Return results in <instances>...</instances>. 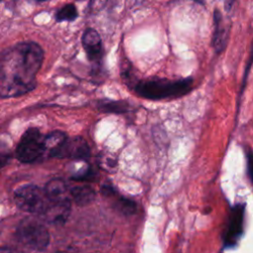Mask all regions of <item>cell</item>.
Here are the masks:
<instances>
[{
    "label": "cell",
    "mask_w": 253,
    "mask_h": 253,
    "mask_svg": "<svg viewBox=\"0 0 253 253\" xmlns=\"http://www.w3.org/2000/svg\"><path fill=\"white\" fill-rule=\"evenodd\" d=\"M43 51L34 42H20L0 55V97L12 98L32 91Z\"/></svg>",
    "instance_id": "6da1fadb"
},
{
    "label": "cell",
    "mask_w": 253,
    "mask_h": 253,
    "mask_svg": "<svg viewBox=\"0 0 253 253\" xmlns=\"http://www.w3.org/2000/svg\"><path fill=\"white\" fill-rule=\"evenodd\" d=\"M192 88V78H183L179 80L152 78L138 81L133 86L137 96L154 101L184 96L189 93Z\"/></svg>",
    "instance_id": "7a4b0ae2"
},
{
    "label": "cell",
    "mask_w": 253,
    "mask_h": 253,
    "mask_svg": "<svg viewBox=\"0 0 253 253\" xmlns=\"http://www.w3.org/2000/svg\"><path fill=\"white\" fill-rule=\"evenodd\" d=\"M16 239L30 250L42 251L49 244V233L46 227L33 218H24L16 228Z\"/></svg>",
    "instance_id": "3957f363"
},
{
    "label": "cell",
    "mask_w": 253,
    "mask_h": 253,
    "mask_svg": "<svg viewBox=\"0 0 253 253\" xmlns=\"http://www.w3.org/2000/svg\"><path fill=\"white\" fill-rule=\"evenodd\" d=\"M14 200L22 211L40 215L44 211L49 203L44 189L32 184L17 188L14 192Z\"/></svg>",
    "instance_id": "277c9868"
},
{
    "label": "cell",
    "mask_w": 253,
    "mask_h": 253,
    "mask_svg": "<svg viewBox=\"0 0 253 253\" xmlns=\"http://www.w3.org/2000/svg\"><path fill=\"white\" fill-rule=\"evenodd\" d=\"M44 152L43 136L37 127H30L23 134L17 149V158L23 163H31Z\"/></svg>",
    "instance_id": "5b68a950"
},
{
    "label": "cell",
    "mask_w": 253,
    "mask_h": 253,
    "mask_svg": "<svg viewBox=\"0 0 253 253\" xmlns=\"http://www.w3.org/2000/svg\"><path fill=\"white\" fill-rule=\"evenodd\" d=\"M245 216V205H235L229 213L225 230L223 233V246L225 248H231L237 244L242 233L244 226Z\"/></svg>",
    "instance_id": "8992f818"
},
{
    "label": "cell",
    "mask_w": 253,
    "mask_h": 253,
    "mask_svg": "<svg viewBox=\"0 0 253 253\" xmlns=\"http://www.w3.org/2000/svg\"><path fill=\"white\" fill-rule=\"evenodd\" d=\"M89 156L90 147L87 141L81 136H73L70 138L66 137L51 157L86 160Z\"/></svg>",
    "instance_id": "52a82bcc"
},
{
    "label": "cell",
    "mask_w": 253,
    "mask_h": 253,
    "mask_svg": "<svg viewBox=\"0 0 253 253\" xmlns=\"http://www.w3.org/2000/svg\"><path fill=\"white\" fill-rule=\"evenodd\" d=\"M82 44L89 60L99 63L103 56V45L98 32L91 28L85 30L82 36Z\"/></svg>",
    "instance_id": "ba28073f"
},
{
    "label": "cell",
    "mask_w": 253,
    "mask_h": 253,
    "mask_svg": "<svg viewBox=\"0 0 253 253\" xmlns=\"http://www.w3.org/2000/svg\"><path fill=\"white\" fill-rule=\"evenodd\" d=\"M71 211V203H56L50 202L48 203L44 211L41 214L42 218L53 225H61L63 224Z\"/></svg>",
    "instance_id": "9c48e42d"
},
{
    "label": "cell",
    "mask_w": 253,
    "mask_h": 253,
    "mask_svg": "<svg viewBox=\"0 0 253 253\" xmlns=\"http://www.w3.org/2000/svg\"><path fill=\"white\" fill-rule=\"evenodd\" d=\"M213 34L211 40V45L216 53H220L224 50L228 40V28L225 24L222 14L219 10L215 9L213 12Z\"/></svg>",
    "instance_id": "30bf717a"
},
{
    "label": "cell",
    "mask_w": 253,
    "mask_h": 253,
    "mask_svg": "<svg viewBox=\"0 0 253 253\" xmlns=\"http://www.w3.org/2000/svg\"><path fill=\"white\" fill-rule=\"evenodd\" d=\"M102 193L113 200V205L116 208L117 211H119L121 213L129 215L133 214L136 211V204L134 201L126 198L124 196H121L120 194L117 193V191L109 185H104L102 187Z\"/></svg>",
    "instance_id": "8fae6325"
},
{
    "label": "cell",
    "mask_w": 253,
    "mask_h": 253,
    "mask_svg": "<svg viewBox=\"0 0 253 253\" xmlns=\"http://www.w3.org/2000/svg\"><path fill=\"white\" fill-rule=\"evenodd\" d=\"M44 192L50 202L56 203H66L70 202L69 194L66 183L61 179H52L50 180L45 188Z\"/></svg>",
    "instance_id": "7c38bea8"
},
{
    "label": "cell",
    "mask_w": 253,
    "mask_h": 253,
    "mask_svg": "<svg viewBox=\"0 0 253 253\" xmlns=\"http://www.w3.org/2000/svg\"><path fill=\"white\" fill-rule=\"evenodd\" d=\"M70 196L78 206H87L91 204L96 197V193L93 188L89 186H76L70 190Z\"/></svg>",
    "instance_id": "4fadbf2b"
},
{
    "label": "cell",
    "mask_w": 253,
    "mask_h": 253,
    "mask_svg": "<svg viewBox=\"0 0 253 253\" xmlns=\"http://www.w3.org/2000/svg\"><path fill=\"white\" fill-rule=\"evenodd\" d=\"M98 108L101 112H105V113L124 114V113H127L129 111L130 106L126 101L105 99V100L99 101Z\"/></svg>",
    "instance_id": "5bb4252c"
},
{
    "label": "cell",
    "mask_w": 253,
    "mask_h": 253,
    "mask_svg": "<svg viewBox=\"0 0 253 253\" xmlns=\"http://www.w3.org/2000/svg\"><path fill=\"white\" fill-rule=\"evenodd\" d=\"M66 139V135L62 131H52L43 137V146L44 152L47 153L48 156H52V154L57 150V148L63 143Z\"/></svg>",
    "instance_id": "9a60e30c"
},
{
    "label": "cell",
    "mask_w": 253,
    "mask_h": 253,
    "mask_svg": "<svg viewBox=\"0 0 253 253\" xmlns=\"http://www.w3.org/2000/svg\"><path fill=\"white\" fill-rule=\"evenodd\" d=\"M78 17V12L73 4H66L61 7L55 14V19L57 22L63 21H73Z\"/></svg>",
    "instance_id": "2e32d148"
},
{
    "label": "cell",
    "mask_w": 253,
    "mask_h": 253,
    "mask_svg": "<svg viewBox=\"0 0 253 253\" xmlns=\"http://www.w3.org/2000/svg\"><path fill=\"white\" fill-rule=\"evenodd\" d=\"M246 164H247V172L248 176L253 184V151L250 148H247L246 151Z\"/></svg>",
    "instance_id": "e0dca14e"
},
{
    "label": "cell",
    "mask_w": 253,
    "mask_h": 253,
    "mask_svg": "<svg viewBox=\"0 0 253 253\" xmlns=\"http://www.w3.org/2000/svg\"><path fill=\"white\" fill-rule=\"evenodd\" d=\"M7 161H8V156L0 153V168L3 167L7 163Z\"/></svg>",
    "instance_id": "ac0fdd59"
},
{
    "label": "cell",
    "mask_w": 253,
    "mask_h": 253,
    "mask_svg": "<svg viewBox=\"0 0 253 253\" xmlns=\"http://www.w3.org/2000/svg\"><path fill=\"white\" fill-rule=\"evenodd\" d=\"M232 3H233V0H224V6H225V8H226L227 10H229L230 7H231V5H232Z\"/></svg>",
    "instance_id": "d6986e66"
},
{
    "label": "cell",
    "mask_w": 253,
    "mask_h": 253,
    "mask_svg": "<svg viewBox=\"0 0 253 253\" xmlns=\"http://www.w3.org/2000/svg\"><path fill=\"white\" fill-rule=\"evenodd\" d=\"M36 1H44V0H36Z\"/></svg>",
    "instance_id": "ffe728a7"
},
{
    "label": "cell",
    "mask_w": 253,
    "mask_h": 253,
    "mask_svg": "<svg viewBox=\"0 0 253 253\" xmlns=\"http://www.w3.org/2000/svg\"><path fill=\"white\" fill-rule=\"evenodd\" d=\"M197 1H202V0H197Z\"/></svg>",
    "instance_id": "44dd1931"
},
{
    "label": "cell",
    "mask_w": 253,
    "mask_h": 253,
    "mask_svg": "<svg viewBox=\"0 0 253 253\" xmlns=\"http://www.w3.org/2000/svg\"><path fill=\"white\" fill-rule=\"evenodd\" d=\"M0 1H1V0H0Z\"/></svg>",
    "instance_id": "7402d4cb"
}]
</instances>
